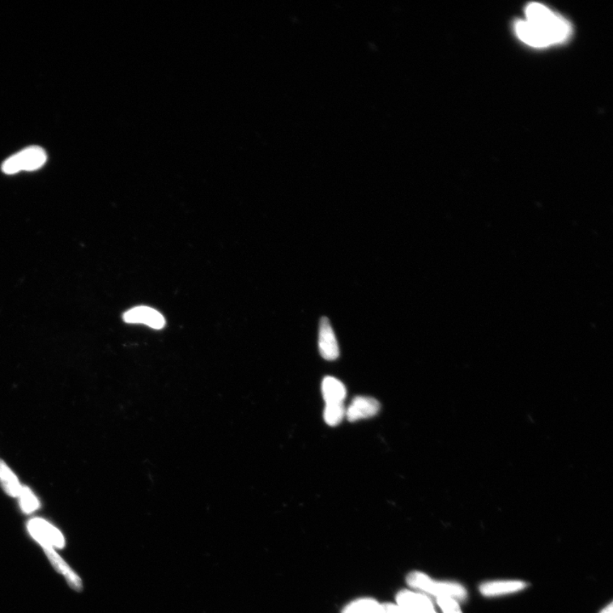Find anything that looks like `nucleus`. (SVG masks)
<instances>
[{"label": "nucleus", "mask_w": 613, "mask_h": 613, "mask_svg": "<svg viewBox=\"0 0 613 613\" xmlns=\"http://www.w3.org/2000/svg\"><path fill=\"white\" fill-rule=\"evenodd\" d=\"M528 23L542 30L551 37L553 45L560 44L568 40L572 34V26L559 15L555 14L551 9L539 3H531L526 8Z\"/></svg>", "instance_id": "f257e3e1"}, {"label": "nucleus", "mask_w": 613, "mask_h": 613, "mask_svg": "<svg viewBox=\"0 0 613 613\" xmlns=\"http://www.w3.org/2000/svg\"><path fill=\"white\" fill-rule=\"evenodd\" d=\"M407 585L419 593L433 596L434 598H451L463 602L468 597V592L462 585L455 582L434 581L427 574L412 572L407 577Z\"/></svg>", "instance_id": "f03ea898"}, {"label": "nucleus", "mask_w": 613, "mask_h": 613, "mask_svg": "<svg viewBox=\"0 0 613 613\" xmlns=\"http://www.w3.org/2000/svg\"><path fill=\"white\" fill-rule=\"evenodd\" d=\"M47 160L44 149L40 147L32 146L23 149L9 158L2 165L4 173L12 175L21 170H35L42 167Z\"/></svg>", "instance_id": "7ed1b4c3"}, {"label": "nucleus", "mask_w": 613, "mask_h": 613, "mask_svg": "<svg viewBox=\"0 0 613 613\" xmlns=\"http://www.w3.org/2000/svg\"><path fill=\"white\" fill-rule=\"evenodd\" d=\"M396 604L407 613H437L427 595L414 591H399L396 595Z\"/></svg>", "instance_id": "20e7f679"}, {"label": "nucleus", "mask_w": 613, "mask_h": 613, "mask_svg": "<svg viewBox=\"0 0 613 613\" xmlns=\"http://www.w3.org/2000/svg\"><path fill=\"white\" fill-rule=\"evenodd\" d=\"M28 529L31 534L40 543L43 548H57L64 546V539L59 531L43 519H33L28 523Z\"/></svg>", "instance_id": "39448f33"}, {"label": "nucleus", "mask_w": 613, "mask_h": 613, "mask_svg": "<svg viewBox=\"0 0 613 613\" xmlns=\"http://www.w3.org/2000/svg\"><path fill=\"white\" fill-rule=\"evenodd\" d=\"M319 350L326 360H335L340 355L338 340L331 326L329 319L323 317L319 321Z\"/></svg>", "instance_id": "423d86ee"}, {"label": "nucleus", "mask_w": 613, "mask_h": 613, "mask_svg": "<svg viewBox=\"0 0 613 613\" xmlns=\"http://www.w3.org/2000/svg\"><path fill=\"white\" fill-rule=\"evenodd\" d=\"M514 30L519 40L528 45L536 48H544L553 45L547 33L526 20L517 21L514 24Z\"/></svg>", "instance_id": "0eeeda50"}, {"label": "nucleus", "mask_w": 613, "mask_h": 613, "mask_svg": "<svg viewBox=\"0 0 613 613\" xmlns=\"http://www.w3.org/2000/svg\"><path fill=\"white\" fill-rule=\"evenodd\" d=\"M123 321L131 324H144L153 329H162L165 325L163 315L146 306H136L123 314Z\"/></svg>", "instance_id": "6e6552de"}, {"label": "nucleus", "mask_w": 613, "mask_h": 613, "mask_svg": "<svg viewBox=\"0 0 613 613\" xmlns=\"http://www.w3.org/2000/svg\"><path fill=\"white\" fill-rule=\"evenodd\" d=\"M380 409L381 404L376 399L368 396H357L347 409V419L351 423L360 419H370L376 416Z\"/></svg>", "instance_id": "1a4fd4ad"}, {"label": "nucleus", "mask_w": 613, "mask_h": 613, "mask_svg": "<svg viewBox=\"0 0 613 613\" xmlns=\"http://www.w3.org/2000/svg\"><path fill=\"white\" fill-rule=\"evenodd\" d=\"M526 587V582L519 580L491 581L482 583L480 586V592L485 597H497L517 593Z\"/></svg>", "instance_id": "9d476101"}, {"label": "nucleus", "mask_w": 613, "mask_h": 613, "mask_svg": "<svg viewBox=\"0 0 613 613\" xmlns=\"http://www.w3.org/2000/svg\"><path fill=\"white\" fill-rule=\"evenodd\" d=\"M322 394L326 404L343 403L347 390L343 383L333 377H326L322 382Z\"/></svg>", "instance_id": "9b49d317"}, {"label": "nucleus", "mask_w": 613, "mask_h": 613, "mask_svg": "<svg viewBox=\"0 0 613 613\" xmlns=\"http://www.w3.org/2000/svg\"><path fill=\"white\" fill-rule=\"evenodd\" d=\"M44 549L51 563L54 565V568L57 569L59 573H62L64 576H65L70 586L74 587L75 590H81V587H82V583H81L79 578L77 576V575L74 574L70 568H68V565L63 561L62 558L54 551L53 548L47 547L44 548Z\"/></svg>", "instance_id": "f8f14e48"}, {"label": "nucleus", "mask_w": 613, "mask_h": 613, "mask_svg": "<svg viewBox=\"0 0 613 613\" xmlns=\"http://www.w3.org/2000/svg\"><path fill=\"white\" fill-rule=\"evenodd\" d=\"M0 481H1L4 491L9 495L13 497L19 496L21 489L23 487H21L16 475L13 474L10 468L2 460H0Z\"/></svg>", "instance_id": "ddd939ff"}, {"label": "nucleus", "mask_w": 613, "mask_h": 613, "mask_svg": "<svg viewBox=\"0 0 613 613\" xmlns=\"http://www.w3.org/2000/svg\"><path fill=\"white\" fill-rule=\"evenodd\" d=\"M343 613H382L381 604L373 599H360L345 607Z\"/></svg>", "instance_id": "4468645a"}, {"label": "nucleus", "mask_w": 613, "mask_h": 613, "mask_svg": "<svg viewBox=\"0 0 613 613\" xmlns=\"http://www.w3.org/2000/svg\"><path fill=\"white\" fill-rule=\"evenodd\" d=\"M345 414H346V411H345L343 403L326 404L325 410H324V419H325L326 424L335 427L343 421Z\"/></svg>", "instance_id": "2eb2a0df"}, {"label": "nucleus", "mask_w": 613, "mask_h": 613, "mask_svg": "<svg viewBox=\"0 0 613 613\" xmlns=\"http://www.w3.org/2000/svg\"><path fill=\"white\" fill-rule=\"evenodd\" d=\"M18 497L21 508L26 513H32L40 507V502L28 487H21Z\"/></svg>", "instance_id": "dca6fc26"}, {"label": "nucleus", "mask_w": 613, "mask_h": 613, "mask_svg": "<svg viewBox=\"0 0 613 613\" xmlns=\"http://www.w3.org/2000/svg\"><path fill=\"white\" fill-rule=\"evenodd\" d=\"M436 602L443 613H463L459 602L451 598H437Z\"/></svg>", "instance_id": "f3484780"}, {"label": "nucleus", "mask_w": 613, "mask_h": 613, "mask_svg": "<svg viewBox=\"0 0 613 613\" xmlns=\"http://www.w3.org/2000/svg\"><path fill=\"white\" fill-rule=\"evenodd\" d=\"M381 607L382 613H407L396 604H381Z\"/></svg>", "instance_id": "a211bd4d"}, {"label": "nucleus", "mask_w": 613, "mask_h": 613, "mask_svg": "<svg viewBox=\"0 0 613 613\" xmlns=\"http://www.w3.org/2000/svg\"><path fill=\"white\" fill-rule=\"evenodd\" d=\"M600 613H613L612 603L609 604L608 606L604 607Z\"/></svg>", "instance_id": "6ab92c4d"}]
</instances>
